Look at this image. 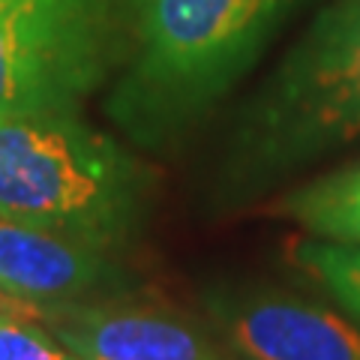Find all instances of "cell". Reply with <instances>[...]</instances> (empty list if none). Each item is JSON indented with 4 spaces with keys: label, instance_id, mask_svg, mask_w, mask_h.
I'll use <instances>...</instances> for the list:
<instances>
[{
    "label": "cell",
    "instance_id": "obj_1",
    "mask_svg": "<svg viewBox=\"0 0 360 360\" xmlns=\"http://www.w3.org/2000/svg\"><path fill=\"white\" fill-rule=\"evenodd\" d=\"M312 4L319 0H129L132 42L108 96L111 120L141 148H172Z\"/></svg>",
    "mask_w": 360,
    "mask_h": 360
},
{
    "label": "cell",
    "instance_id": "obj_2",
    "mask_svg": "<svg viewBox=\"0 0 360 360\" xmlns=\"http://www.w3.org/2000/svg\"><path fill=\"white\" fill-rule=\"evenodd\" d=\"M360 139V0H328L231 120L213 205L246 207Z\"/></svg>",
    "mask_w": 360,
    "mask_h": 360
},
{
    "label": "cell",
    "instance_id": "obj_3",
    "mask_svg": "<svg viewBox=\"0 0 360 360\" xmlns=\"http://www.w3.org/2000/svg\"><path fill=\"white\" fill-rule=\"evenodd\" d=\"M150 165L82 111L0 117V213L115 255L153 205Z\"/></svg>",
    "mask_w": 360,
    "mask_h": 360
},
{
    "label": "cell",
    "instance_id": "obj_4",
    "mask_svg": "<svg viewBox=\"0 0 360 360\" xmlns=\"http://www.w3.org/2000/svg\"><path fill=\"white\" fill-rule=\"evenodd\" d=\"M129 42V0H0V117L82 111Z\"/></svg>",
    "mask_w": 360,
    "mask_h": 360
},
{
    "label": "cell",
    "instance_id": "obj_5",
    "mask_svg": "<svg viewBox=\"0 0 360 360\" xmlns=\"http://www.w3.org/2000/svg\"><path fill=\"white\" fill-rule=\"evenodd\" d=\"M201 307L238 360H360V321L288 288L217 283Z\"/></svg>",
    "mask_w": 360,
    "mask_h": 360
},
{
    "label": "cell",
    "instance_id": "obj_6",
    "mask_svg": "<svg viewBox=\"0 0 360 360\" xmlns=\"http://www.w3.org/2000/svg\"><path fill=\"white\" fill-rule=\"evenodd\" d=\"M39 321L82 360H238L184 315L132 300L60 303Z\"/></svg>",
    "mask_w": 360,
    "mask_h": 360
},
{
    "label": "cell",
    "instance_id": "obj_7",
    "mask_svg": "<svg viewBox=\"0 0 360 360\" xmlns=\"http://www.w3.org/2000/svg\"><path fill=\"white\" fill-rule=\"evenodd\" d=\"M129 276L111 252L0 213V291L30 307L117 297Z\"/></svg>",
    "mask_w": 360,
    "mask_h": 360
},
{
    "label": "cell",
    "instance_id": "obj_8",
    "mask_svg": "<svg viewBox=\"0 0 360 360\" xmlns=\"http://www.w3.org/2000/svg\"><path fill=\"white\" fill-rule=\"evenodd\" d=\"M274 213L307 238L360 246V160L288 189L274 201Z\"/></svg>",
    "mask_w": 360,
    "mask_h": 360
},
{
    "label": "cell",
    "instance_id": "obj_9",
    "mask_svg": "<svg viewBox=\"0 0 360 360\" xmlns=\"http://www.w3.org/2000/svg\"><path fill=\"white\" fill-rule=\"evenodd\" d=\"M288 258L336 307L360 321V246L303 238L288 246Z\"/></svg>",
    "mask_w": 360,
    "mask_h": 360
},
{
    "label": "cell",
    "instance_id": "obj_10",
    "mask_svg": "<svg viewBox=\"0 0 360 360\" xmlns=\"http://www.w3.org/2000/svg\"><path fill=\"white\" fill-rule=\"evenodd\" d=\"M0 360H82L42 321L27 315L0 319Z\"/></svg>",
    "mask_w": 360,
    "mask_h": 360
},
{
    "label": "cell",
    "instance_id": "obj_11",
    "mask_svg": "<svg viewBox=\"0 0 360 360\" xmlns=\"http://www.w3.org/2000/svg\"><path fill=\"white\" fill-rule=\"evenodd\" d=\"M4 315H27V319H42V309L39 307H30V303L18 300L13 295H6V291H0V319Z\"/></svg>",
    "mask_w": 360,
    "mask_h": 360
}]
</instances>
